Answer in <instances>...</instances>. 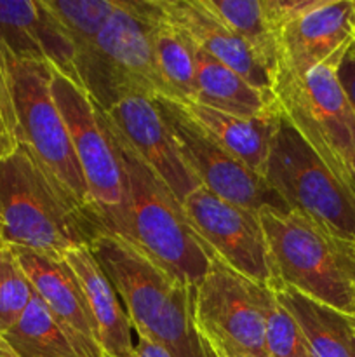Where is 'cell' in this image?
Here are the masks:
<instances>
[{
	"label": "cell",
	"mask_w": 355,
	"mask_h": 357,
	"mask_svg": "<svg viewBox=\"0 0 355 357\" xmlns=\"http://www.w3.org/2000/svg\"><path fill=\"white\" fill-rule=\"evenodd\" d=\"M106 227L80 202L28 146L0 159V236L10 248L65 258L93 246Z\"/></svg>",
	"instance_id": "cell-1"
},
{
	"label": "cell",
	"mask_w": 355,
	"mask_h": 357,
	"mask_svg": "<svg viewBox=\"0 0 355 357\" xmlns=\"http://www.w3.org/2000/svg\"><path fill=\"white\" fill-rule=\"evenodd\" d=\"M120 296L136 335L171 357H219L195 319V286L164 271L124 237L106 232L90 246Z\"/></svg>",
	"instance_id": "cell-2"
},
{
	"label": "cell",
	"mask_w": 355,
	"mask_h": 357,
	"mask_svg": "<svg viewBox=\"0 0 355 357\" xmlns=\"http://www.w3.org/2000/svg\"><path fill=\"white\" fill-rule=\"evenodd\" d=\"M104 119V117H103ZM118 164L125 195V241L180 281L197 286L214 258L191 229L181 202L152 167L125 143L104 119Z\"/></svg>",
	"instance_id": "cell-3"
},
{
	"label": "cell",
	"mask_w": 355,
	"mask_h": 357,
	"mask_svg": "<svg viewBox=\"0 0 355 357\" xmlns=\"http://www.w3.org/2000/svg\"><path fill=\"white\" fill-rule=\"evenodd\" d=\"M77 68L82 87L101 110L127 96L169 100L153 49L152 2L117 0Z\"/></svg>",
	"instance_id": "cell-4"
},
{
	"label": "cell",
	"mask_w": 355,
	"mask_h": 357,
	"mask_svg": "<svg viewBox=\"0 0 355 357\" xmlns=\"http://www.w3.org/2000/svg\"><path fill=\"white\" fill-rule=\"evenodd\" d=\"M261 227L274 261L277 286L355 317V267L348 244L299 213L263 209Z\"/></svg>",
	"instance_id": "cell-5"
},
{
	"label": "cell",
	"mask_w": 355,
	"mask_h": 357,
	"mask_svg": "<svg viewBox=\"0 0 355 357\" xmlns=\"http://www.w3.org/2000/svg\"><path fill=\"white\" fill-rule=\"evenodd\" d=\"M336 70V65L299 70L277 66L271 72V94L282 119L338 176L355 185L350 171L355 157V114Z\"/></svg>",
	"instance_id": "cell-6"
},
{
	"label": "cell",
	"mask_w": 355,
	"mask_h": 357,
	"mask_svg": "<svg viewBox=\"0 0 355 357\" xmlns=\"http://www.w3.org/2000/svg\"><path fill=\"white\" fill-rule=\"evenodd\" d=\"M263 176L289 209L355 246V185L338 176L282 115Z\"/></svg>",
	"instance_id": "cell-7"
},
{
	"label": "cell",
	"mask_w": 355,
	"mask_h": 357,
	"mask_svg": "<svg viewBox=\"0 0 355 357\" xmlns=\"http://www.w3.org/2000/svg\"><path fill=\"white\" fill-rule=\"evenodd\" d=\"M51 91L68 128L90 201L108 232L122 236L125 227L124 180L103 114L84 87L52 68Z\"/></svg>",
	"instance_id": "cell-8"
},
{
	"label": "cell",
	"mask_w": 355,
	"mask_h": 357,
	"mask_svg": "<svg viewBox=\"0 0 355 357\" xmlns=\"http://www.w3.org/2000/svg\"><path fill=\"white\" fill-rule=\"evenodd\" d=\"M10 70L21 145L28 146L80 202L96 211L68 128L52 98L51 66L21 61L10 54Z\"/></svg>",
	"instance_id": "cell-9"
},
{
	"label": "cell",
	"mask_w": 355,
	"mask_h": 357,
	"mask_svg": "<svg viewBox=\"0 0 355 357\" xmlns=\"http://www.w3.org/2000/svg\"><path fill=\"white\" fill-rule=\"evenodd\" d=\"M155 103L173 135L181 160L200 187L249 211H289L287 204L267 183L263 174L254 173L225 152L181 110L180 105L162 98Z\"/></svg>",
	"instance_id": "cell-10"
},
{
	"label": "cell",
	"mask_w": 355,
	"mask_h": 357,
	"mask_svg": "<svg viewBox=\"0 0 355 357\" xmlns=\"http://www.w3.org/2000/svg\"><path fill=\"white\" fill-rule=\"evenodd\" d=\"M191 229L214 260L258 284L277 286L260 215L198 185L181 202Z\"/></svg>",
	"instance_id": "cell-11"
},
{
	"label": "cell",
	"mask_w": 355,
	"mask_h": 357,
	"mask_svg": "<svg viewBox=\"0 0 355 357\" xmlns=\"http://www.w3.org/2000/svg\"><path fill=\"white\" fill-rule=\"evenodd\" d=\"M254 284L214 260L195 286L197 326L219 357L268 356Z\"/></svg>",
	"instance_id": "cell-12"
},
{
	"label": "cell",
	"mask_w": 355,
	"mask_h": 357,
	"mask_svg": "<svg viewBox=\"0 0 355 357\" xmlns=\"http://www.w3.org/2000/svg\"><path fill=\"white\" fill-rule=\"evenodd\" d=\"M354 44L355 0H315L277 33L275 68L338 66Z\"/></svg>",
	"instance_id": "cell-13"
},
{
	"label": "cell",
	"mask_w": 355,
	"mask_h": 357,
	"mask_svg": "<svg viewBox=\"0 0 355 357\" xmlns=\"http://www.w3.org/2000/svg\"><path fill=\"white\" fill-rule=\"evenodd\" d=\"M101 110V108H100ZM108 124L148 164L180 202L198 187L178 153L173 135L155 100L127 96L101 110Z\"/></svg>",
	"instance_id": "cell-14"
},
{
	"label": "cell",
	"mask_w": 355,
	"mask_h": 357,
	"mask_svg": "<svg viewBox=\"0 0 355 357\" xmlns=\"http://www.w3.org/2000/svg\"><path fill=\"white\" fill-rule=\"evenodd\" d=\"M0 40L13 58L45 63L82 87L75 45L45 0H0Z\"/></svg>",
	"instance_id": "cell-15"
},
{
	"label": "cell",
	"mask_w": 355,
	"mask_h": 357,
	"mask_svg": "<svg viewBox=\"0 0 355 357\" xmlns=\"http://www.w3.org/2000/svg\"><path fill=\"white\" fill-rule=\"evenodd\" d=\"M35 295L68 330L87 357H106L86 293L65 258H54L23 248H13Z\"/></svg>",
	"instance_id": "cell-16"
},
{
	"label": "cell",
	"mask_w": 355,
	"mask_h": 357,
	"mask_svg": "<svg viewBox=\"0 0 355 357\" xmlns=\"http://www.w3.org/2000/svg\"><path fill=\"white\" fill-rule=\"evenodd\" d=\"M160 13L202 52L232 68L251 86L271 94V73L253 52L212 13L204 0H155Z\"/></svg>",
	"instance_id": "cell-17"
},
{
	"label": "cell",
	"mask_w": 355,
	"mask_h": 357,
	"mask_svg": "<svg viewBox=\"0 0 355 357\" xmlns=\"http://www.w3.org/2000/svg\"><path fill=\"white\" fill-rule=\"evenodd\" d=\"M65 261L82 284L104 354L106 357H134L136 342L132 338L134 330L131 319L90 246L68 251Z\"/></svg>",
	"instance_id": "cell-18"
},
{
	"label": "cell",
	"mask_w": 355,
	"mask_h": 357,
	"mask_svg": "<svg viewBox=\"0 0 355 357\" xmlns=\"http://www.w3.org/2000/svg\"><path fill=\"white\" fill-rule=\"evenodd\" d=\"M178 105L225 152L254 173H265L271 138L277 131L281 114L265 119H242L212 110L195 101Z\"/></svg>",
	"instance_id": "cell-19"
},
{
	"label": "cell",
	"mask_w": 355,
	"mask_h": 357,
	"mask_svg": "<svg viewBox=\"0 0 355 357\" xmlns=\"http://www.w3.org/2000/svg\"><path fill=\"white\" fill-rule=\"evenodd\" d=\"M195 63V103L242 119H265L278 114L274 94L251 86L239 73L197 47Z\"/></svg>",
	"instance_id": "cell-20"
},
{
	"label": "cell",
	"mask_w": 355,
	"mask_h": 357,
	"mask_svg": "<svg viewBox=\"0 0 355 357\" xmlns=\"http://www.w3.org/2000/svg\"><path fill=\"white\" fill-rule=\"evenodd\" d=\"M274 291L298 323L310 357H355V317L315 302L289 286L278 284Z\"/></svg>",
	"instance_id": "cell-21"
},
{
	"label": "cell",
	"mask_w": 355,
	"mask_h": 357,
	"mask_svg": "<svg viewBox=\"0 0 355 357\" xmlns=\"http://www.w3.org/2000/svg\"><path fill=\"white\" fill-rule=\"evenodd\" d=\"M153 13V49L159 73L166 84L169 101L188 103L195 100V47L178 28H174L160 13L155 0Z\"/></svg>",
	"instance_id": "cell-22"
},
{
	"label": "cell",
	"mask_w": 355,
	"mask_h": 357,
	"mask_svg": "<svg viewBox=\"0 0 355 357\" xmlns=\"http://www.w3.org/2000/svg\"><path fill=\"white\" fill-rule=\"evenodd\" d=\"M2 337L19 357H87L37 295Z\"/></svg>",
	"instance_id": "cell-23"
},
{
	"label": "cell",
	"mask_w": 355,
	"mask_h": 357,
	"mask_svg": "<svg viewBox=\"0 0 355 357\" xmlns=\"http://www.w3.org/2000/svg\"><path fill=\"white\" fill-rule=\"evenodd\" d=\"M219 20L242 38L268 72L277 65V40L265 17L261 0H204Z\"/></svg>",
	"instance_id": "cell-24"
},
{
	"label": "cell",
	"mask_w": 355,
	"mask_h": 357,
	"mask_svg": "<svg viewBox=\"0 0 355 357\" xmlns=\"http://www.w3.org/2000/svg\"><path fill=\"white\" fill-rule=\"evenodd\" d=\"M263 314L265 344L270 357H310L305 337L292 314L275 296L271 286L254 284Z\"/></svg>",
	"instance_id": "cell-25"
},
{
	"label": "cell",
	"mask_w": 355,
	"mask_h": 357,
	"mask_svg": "<svg viewBox=\"0 0 355 357\" xmlns=\"http://www.w3.org/2000/svg\"><path fill=\"white\" fill-rule=\"evenodd\" d=\"M45 6L72 38L79 61L103 30L117 0H45Z\"/></svg>",
	"instance_id": "cell-26"
},
{
	"label": "cell",
	"mask_w": 355,
	"mask_h": 357,
	"mask_svg": "<svg viewBox=\"0 0 355 357\" xmlns=\"http://www.w3.org/2000/svg\"><path fill=\"white\" fill-rule=\"evenodd\" d=\"M35 291L10 246H0V335L19 321Z\"/></svg>",
	"instance_id": "cell-27"
},
{
	"label": "cell",
	"mask_w": 355,
	"mask_h": 357,
	"mask_svg": "<svg viewBox=\"0 0 355 357\" xmlns=\"http://www.w3.org/2000/svg\"><path fill=\"white\" fill-rule=\"evenodd\" d=\"M19 145L21 135L14 105L10 52L0 40V159L10 155Z\"/></svg>",
	"instance_id": "cell-28"
},
{
	"label": "cell",
	"mask_w": 355,
	"mask_h": 357,
	"mask_svg": "<svg viewBox=\"0 0 355 357\" xmlns=\"http://www.w3.org/2000/svg\"><path fill=\"white\" fill-rule=\"evenodd\" d=\"M336 73L338 79H340L341 87H343L345 94H347L348 101H350L355 114V44L352 45L347 51V54L341 58Z\"/></svg>",
	"instance_id": "cell-29"
},
{
	"label": "cell",
	"mask_w": 355,
	"mask_h": 357,
	"mask_svg": "<svg viewBox=\"0 0 355 357\" xmlns=\"http://www.w3.org/2000/svg\"><path fill=\"white\" fill-rule=\"evenodd\" d=\"M134 357H171V356L167 354L162 347L153 344V342L148 340L146 337H143V335H136Z\"/></svg>",
	"instance_id": "cell-30"
},
{
	"label": "cell",
	"mask_w": 355,
	"mask_h": 357,
	"mask_svg": "<svg viewBox=\"0 0 355 357\" xmlns=\"http://www.w3.org/2000/svg\"><path fill=\"white\" fill-rule=\"evenodd\" d=\"M0 357H19L16 354V351L7 344V340L2 335H0Z\"/></svg>",
	"instance_id": "cell-31"
},
{
	"label": "cell",
	"mask_w": 355,
	"mask_h": 357,
	"mask_svg": "<svg viewBox=\"0 0 355 357\" xmlns=\"http://www.w3.org/2000/svg\"><path fill=\"white\" fill-rule=\"evenodd\" d=\"M348 253H350L352 261H354V267H355V246H348Z\"/></svg>",
	"instance_id": "cell-32"
},
{
	"label": "cell",
	"mask_w": 355,
	"mask_h": 357,
	"mask_svg": "<svg viewBox=\"0 0 355 357\" xmlns=\"http://www.w3.org/2000/svg\"><path fill=\"white\" fill-rule=\"evenodd\" d=\"M350 171H352V176H354V180H355V157L352 159V162H350Z\"/></svg>",
	"instance_id": "cell-33"
},
{
	"label": "cell",
	"mask_w": 355,
	"mask_h": 357,
	"mask_svg": "<svg viewBox=\"0 0 355 357\" xmlns=\"http://www.w3.org/2000/svg\"><path fill=\"white\" fill-rule=\"evenodd\" d=\"M2 244H3V243H2V236H0V246H2Z\"/></svg>",
	"instance_id": "cell-34"
},
{
	"label": "cell",
	"mask_w": 355,
	"mask_h": 357,
	"mask_svg": "<svg viewBox=\"0 0 355 357\" xmlns=\"http://www.w3.org/2000/svg\"><path fill=\"white\" fill-rule=\"evenodd\" d=\"M265 357H270V356H265Z\"/></svg>",
	"instance_id": "cell-35"
}]
</instances>
